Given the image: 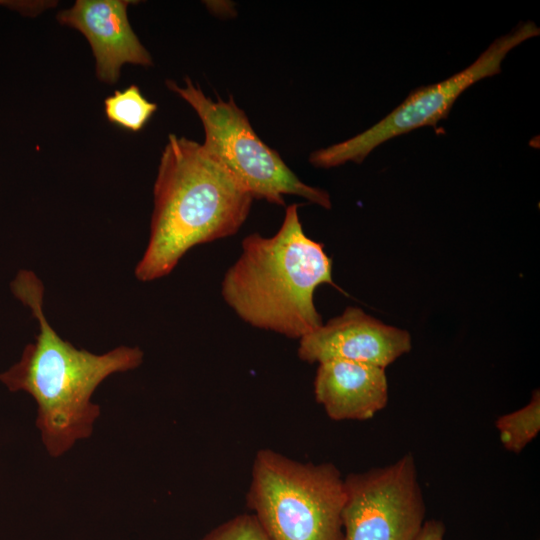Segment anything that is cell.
I'll return each mask as SVG.
<instances>
[{"instance_id":"2","label":"cell","mask_w":540,"mask_h":540,"mask_svg":"<svg viewBox=\"0 0 540 540\" xmlns=\"http://www.w3.org/2000/svg\"><path fill=\"white\" fill-rule=\"evenodd\" d=\"M146 250L135 268L143 282L168 275L194 246L235 235L251 194L201 143L169 134L154 183Z\"/></svg>"},{"instance_id":"9","label":"cell","mask_w":540,"mask_h":540,"mask_svg":"<svg viewBox=\"0 0 540 540\" xmlns=\"http://www.w3.org/2000/svg\"><path fill=\"white\" fill-rule=\"evenodd\" d=\"M131 0H77L60 11V24L80 31L88 40L96 63V76L115 84L126 64L149 67L152 57L134 33L127 16Z\"/></svg>"},{"instance_id":"14","label":"cell","mask_w":540,"mask_h":540,"mask_svg":"<svg viewBox=\"0 0 540 540\" xmlns=\"http://www.w3.org/2000/svg\"><path fill=\"white\" fill-rule=\"evenodd\" d=\"M54 1H0V5L9 7L26 16H37L44 10L54 7Z\"/></svg>"},{"instance_id":"5","label":"cell","mask_w":540,"mask_h":540,"mask_svg":"<svg viewBox=\"0 0 540 540\" xmlns=\"http://www.w3.org/2000/svg\"><path fill=\"white\" fill-rule=\"evenodd\" d=\"M184 82L185 86L181 87L173 80H166V86L195 110L204 129L202 146L253 199L284 206L285 195H296L325 209L331 208L329 193L301 181L280 154L259 138L232 96L213 100L189 77Z\"/></svg>"},{"instance_id":"12","label":"cell","mask_w":540,"mask_h":540,"mask_svg":"<svg viewBox=\"0 0 540 540\" xmlns=\"http://www.w3.org/2000/svg\"><path fill=\"white\" fill-rule=\"evenodd\" d=\"M104 106L111 123L133 132L141 130L157 110V105L147 100L136 85L116 90L105 99Z\"/></svg>"},{"instance_id":"3","label":"cell","mask_w":540,"mask_h":540,"mask_svg":"<svg viewBox=\"0 0 540 540\" xmlns=\"http://www.w3.org/2000/svg\"><path fill=\"white\" fill-rule=\"evenodd\" d=\"M241 254L228 268L221 295L249 325L301 339L322 322L314 292L332 279V260L302 227L298 205L287 206L279 230L270 237L246 236Z\"/></svg>"},{"instance_id":"1","label":"cell","mask_w":540,"mask_h":540,"mask_svg":"<svg viewBox=\"0 0 540 540\" xmlns=\"http://www.w3.org/2000/svg\"><path fill=\"white\" fill-rule=\"evenodd\" d=\"M15 297L38 321L35 341L25 346L20 360L0 373L12 392L24 391L37 404L36 426L52 457H59L93 432L100 415L92 395L108 376L137 368L143 361L138 347L120 346L97 355L63 340L43 311L44 285L30 270H20L11 283Z\"/></svg>"},{"instance_id":"15","label":"cell","mask_w":540,"mask_h":540,"mask_svg":"<svg viewBox=\"0 0 540 540\" xmlns=\"http://www.w3.org/2000/svg\"><path fill=\"white\" fill-rule=\"evenodd\" d=\"M445 526L442 521L431 519L424 525L416 540H444Z\"/></svg>"},{"instance_id":"8","label":"cell","mask_w":540,"mask_h":540,"mask_svg":"<svg viewBox=\"0 0 540 540\" xmlns=\"http://www.w3.org/2000/svg\"><path fill=\"white\" fill-rule=\"evenodd\" d=\"M408 331L383 323L358 307L299 339L298 356L308 363L345 360L386 368L411 349Z\"/></svg>"},{"instance_id":"7","label":"cell","mask_w":540,"mask_h":540,"mask_svg":"<svg viewBox=\"0 0 540 540\" xmlns=\"http://www.w3.org/2000/svg\"><path fill=\"white\" fill-rule=\"evenodd\" d=\"M343 540H416L425 502L414 456L344 478Z\"/></svg>"},{"instance_id":"11","label":"cell","mask_w":540,"mask_h":540,"mask_svg":"<svg viewBox=\"0 0 540 540\" xmlns=\"http://www.w3.org/2000/svg\"><path fill=\"white\" fill-rule=\"evenodd\" d=\"M503 447L520 453L540 431V392L535 390L524 407L501 415L495 422Z\"/></svg>"},{"instance_id":"10","label":"cell","mask_w":540,"mask_h":540,"mask_svg":"<svg viewBox=\"0 0 540 540\" xmlns=\"http://www.w3.org/2000/svg\"><path fill=\"white\" fill-rule=\"evenodd\" d=\"M314 394L333 420H368L388 401L385 368L345 360L319 363Z\"/></svg>"},{"instance_id":"4","label":"cell","mask_w":540,"mask_h":540,"mask_svg":"<svg viewBox=\"0 0 540 540\" xmlns=\"http://www.w3.org/2000/svg\"><path fill=\"white\" fill-rule=\"evenodd\" d=\"M247 502L269 540L344 539V478L332 463H301L261 449Z\"/></svg>"},{"instance_id":"6","label":"cell","mask_w":540,"mask_h":540,"mask_svg":"<svg viewBox=\"0 0 540 540\" xmlns=\"http://www.w3.org/2000/svg\"><path fill=\"white\" fill-rule=\"evenodd\" d=\"M540 28L533 21L521 22L508 34L495 39L469 66L449 78L412 91L393 111L367 130L331 146L313 151L311 165L333 168L347 162L362 163L384 142L424 126H434L446 118L458 97L476 82L501 72L508 53Z\"/></svg>"},{"instance_id":"13","label":"cell","mask_w":540,"mask_h":540,"mask_svg":"<svg viewBox=\"0 0 540 540\" xmlns=\"http://www.w3.org/2000/svg\"><path fill=\"white\" fill-rule=\"evenodd\" d=\"M200 540H269V538L253 514H241L211 530Z\"/></svg>"}]
</instances>
